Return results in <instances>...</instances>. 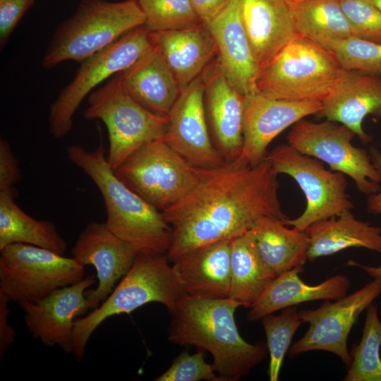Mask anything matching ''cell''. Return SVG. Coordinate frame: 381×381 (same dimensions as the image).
I'll return each instance as SVG.
<instances>
[{"mask_svg":"<svg viewBox=\"0 0 381 381\" xmlns=\"http://www.w3.org/2000/svg\"><path fill=\"white\" fill-rule=\"evenodd\" d=\"M10 300L0 293V355L2 356L13 343L15 330L8 322Z\"/></svg>","mask_w":381,"mask_h":381,"instance_id":"40","label":"cell"},{"mask_svg":"<svg viewBox=\"0 0 381 381\" xmlns=\"http://www.w3.org/2000/svg\"><path fill=\"white\" fill-rule=\"evenodd\" d=\"M72 252L73 258L81 265H91L96 270L97 286L86 292L90 309L108 297L139 253L112 233L105 222L95 221L89 222L79 234Z\"/></svg>","mask_w":381,"mask_h":381,"instance_id":"17","label":"cell"},{"mask_svg":"<svg viewBox=\"0 0 381 381\" xmlns=\"http://www.w3.org/2000/svg\"><path fill=\"white\" fill-rule=\"evenodd\" d=\"M193 10L200 21L207 24L214 18L230 0H190Z\"/></svg>","mask_w":381,"mask_h":381,"instance_id":"41","label":"cell"},{"mask_svg":"<svg viewBox=\"0 0 381 381\" xmlns=\"http://www.w3.org/2000/svg\"><path fill=\"white\" fill-rule=\"evenodd\" d=\"M145 22L137 0H82L55 30L42 65L50 68L68 60L80 63Z\"/></svg>","mask_w":381,"mask_h":381,"instance_id":"5","label":"cell"},{"mask_svg":"<svg viewBox=\"0 0 381 381\" xmlns=\"http://www.w3.org/2000/svg\"><path fill=\"white\" fill-rule=\"evenodd\" d=\"M83 116L106 125L109 141L107 160L114 171L144 144L163 140L169 117L142 106L123 87L117 75L88 96Z\"/></svg>","mask_w":381,"mask_h":381,"instance_id":"7","label":"cell"},{"mask_svg":"<svg viewBox=\"0 0 381 381\" xmlns=\"http://www.w3.org/2000/svg\"><path fill=\"white\" fill-rule=\"evenodd\" d=\"M381 294V277H375L349 295L327 301L316 309L301 310L299 317L309 324L306 334L291 347L289 355L314 350L333 353L349 366L351 356L347 340L359 315Z\"/></svg>","mask_w":381,"mask_h":381,"instance_id":"13","label":"cell"},{"mask_svg":"<svg viewBox=\"0 0 381 381\" xmlns=\"http://www.w3.org/2000/svg\"><path fill=\"white\" fill-rule=\"evenodd\" d=\"M222 381L216 374L212 365L205 361L204 351L199 349L193 353L182 352L165 372L157 377L155 381Z\"/></svg>","mask_w":381,"mask_h":381,"instance_id":"36","label":"cell"},{"mask_svg":"<svg viewBox=\"0 0 381 381\" xmlns=\"http://www.w3.org/2000/svg\"><path fill=\"white\" fill-rule=\"evenodd\" d=\"M319 101L275 99L259 92L243 96V147L238 162L255 165L264 160L270 143L305 117L317 114Z\"/></svg>","mask_w":381,"mask_h":381,"instance_id":"15","label":"cell"},{"mask_svg":"<svg viewBox=\"0 0 381 381\" xmlns=\"http://www.w3.org/2000/svg\"><path fill=\"white\" fill-rule=\"evenodd\" d=\"M143 11L144 25L150 32L190 28L203 24L190 0H137Z\"/></svg>","mask_w":381,"mask_h":381,"instance_id":"33","label":"cell"},{"mask_svg":"<svg viewBox=\"0 0 381 381\" xmlns=\"http://www.w3.org/2000/svg\"><path fill=\"white\" fill-rule=\"evenodd\" d=\"M340 67L381 75V43L351 37L331 49Z\"/></svg>","mask_w":381,"mask_h":381,"instance_id":"34","label":"cell"},{"mask_svg":"<svg viewBox=\"0 0 381 381\" xmlns=\"http://www.w3.org/2000/svg\"><path fill=\"white\" fill-rule=\"evenodd\" d=\"M173 262L172 267L187 295L229 298L231 239L198 247L179 256Z\"/></svg>","mask_w":381,"mask_h":381,"instance_id":"21","label":"cell"},{"mask_svg":"<svg viewBox=\"0 0 381 381\" xmlns=\"http://www.w3.org/2000/svg\"><path fill=\"white\" fill-rule=\"evenodd\" d=\"M0 252V293L18 303L37 301L85 277V266L74 258L44 248L17 243Z\"/></svg>","mask_w":381,"mask_h":381,"instance_id":"10","label":"cell"},{"mask_svg":"<svg viewBox=\"0 0 381 381\" xmlns=\"http://www.w3.org/2000/svg\"><path fill=\"white\" fill-rule=\"evenodd\" d=\"M374 5L381 12V0H366Z\"/></svg>","mask_w":381,"mask_h":381,"instance_id":"42","label":"cell"},{"mask_svg":"<svg viewBox=\"0 0 381 381\" xmlns=\"http://www.w3.org/2000/svg\"><path fill=\"white\" fill-rule=\"evenodd\" d=\"M277 174L292 177L306 198V207L301 216L287 219L285 224L305 230L310 224L345 210H351L353 204L346 193L345 174L325 169L322 161L303 155L289 144L279 145L266 155Z\"/></svg>","mask_w":381,"mask_h":381,"instance_id":"11","label":"cell"},{"mask_svg":"<svg viewBox=\"0 0 381 381\" xmlns=\"http://www.w3.org/2000/svg\"><path fill=\"white\" fill-rule=\"evenodd\" d=\"M20 179L18 162L8 143L0 140V191L10 190Z\"/></svg>","mask_w":381,"mask_h":381,"instance_id":"38","label":"cell"},{"mask_svg":"<svg viewBox=\"0 0 381 381\" xmlns=\"http://www.w3.org/2000/svg\"><path fill=\"white\" fill-rule=\"evenodd\" d=\"M205 105L216 147L226 162L243 147V96L227 80L216 59L207 68Z\"/></svg>","mask_w":381,"mask_h":381,"instance_id":"20","label":"cell"},{"mask_svg":"<svg viewBox=\"0 0 381 381\" xmlns=\"http://www.w3.org/2000/svg\"><path fill=\"white\" fill-rule=\"evenodd\" d=\"M242 18L260 70L297 35L290 0H242Z\"/></svg>","mask_w":381,"mask_h":381,"instance_id":"22","label":"cell"},{"mask_svg":"<svg viewBox=\"0 0 381 381\" xmlns=\"http://www.w3.org/2000/svg\"><path fill=\"white\" fill-rule=\"evenodd\" d=\"M238 303L230 298L186 295L171 311L169 339L193 345L213 357L212 367L222 381H237L266 357L262 342L250 344L238 330L234 313Z\"/></svg>","mask_w":381,"mask_h":381,"instance_id":"2","label":"cell"},{"mask_svg":"<svg viewBox=\"0 0 381 381\" xmlns=\"http://www.w3.org/2000/svg\"><path fill=\"white\" fill-rule=\"evenodd\" d=\"M296 34L331 52L333 45L355 37L339 0H290Z\"/></svg>","mask_w":381,"mask_h":381,"instance_id":"28","label":"cell"},{"mask_svg":"<svg viewBox=\"0 0 381 381\" xmlns=\"http://www.w3.org/2000/svg\"><path fill=\"white\" fill-rule=\"evenodd\" d=\"M167 255L139 253L128 272L101 306L76 320L71 353L78 361L84 356L87 341L107 318L129 314L152 302L164 305L171 312L187 294Z\"/></svg>","mask_w":381,"mask_h":381,"instance_id":"4","label":"cell"},{"mask_svg":"<svg viewBox=\"0 0 381 381\" xmlns=\"http://www.w3.org/2000/svg\"><path fill=\"white\" fill-rule=\"evenodd\" d=\"M303 267H296L275 277L250 308L249 322H255L273 313L304 302L336 300L346 295L351 282L337 274L317 285H308L299 273Z\"/></svg>","mask_w":381,"mask_h":381,"instance_id":"25","label":"cell"},{"mask_svg":"<svg viewBox=\"0 0 381 381\" xmlns=\"http://www.w3.org/2000/svg\"><path fill=\"white\" fill-rule=\"evenodd\" d=\"M321 103L319 116L346 126L368 143L372 138L364 131L363 122L369 115L381 118V75L341 68Z\"/></svg>","mask_w":381,"mask_h":381,"instance_id":"19","label":"cell"},{"mask_svg":"<svg viewBox=\"0 0 381 381\" xmlns=\"http://www.w3.org/2000/svg\"><path fill=\"white\" fill-rule=\"evenodd\" d=\"M116 75L134 99L157 114L168 116L181 93L173 72L155 44L133 65Z\"/></svg>","mask_w":381,"mask_h":381,"instance_id":"24","label":"cell"},{"mask_svg":"<svg viewBox=\"0 0 381 381\" xmlns=\"http://www.w3.org/2000/svg\"><path fill=\"white\" fill-rule=\"evenodd\" d=\"M308 241V260L334 255L342 250L365 248L381 253V226L356 219L350 210L318 221L305 229Z\"/></svg>","mask_w":381,"mask_h":381,"instance_id":"26","label":"cell"},{"mask_svg":"<svg viewBox=\"0 0 381 381\" xmlns=\"http://www.w3.org/2000/svg\"><path fill=\"white\" fill-rule=\"evenodd\" d=\"M368 152L373 163L381 175V151L376 147H371ZM367 210L372 214H381V188L377 193L368 195L367 198ZM347 265L358 267L374 278L381 277V265L370 267L361 265L353 260H349Z\"/></svg>","mask_w":381,"mask_h":381,"instance_id":"39","label":"cell"},{"mask_svg":"<svg viewBox=\"0 0 381 381\" xmlns=\"http://www.w3.org/2000/svg\"><path fill=\"white\" fill-rule=\"evenodd\" d=\"M341 70L332 52L297 35L260 70L258 92L275 99L322 102Z\"/></svg>","mask_w":381,"mask_h":381,"instance_id":"6","label":"cell"},{"mask_svg":"<svg viewBox=\"0 0 381 381\" xmlns=\"http://www.w3.org/2000/svg\"><path fill=\"white\" fill-rule=\"evenodd\" d=\"M14 188L0 191V250L12 243H27L64 255L67 243L54 223L37 220L15 202Z\"/></svg>","mask_w":381,"mask_h":381,"instance_id":"29","label":"cell"},{"mask_svg":"<svg viewBox=\"0 0 381 381\" xmlns=\"http://www.w3.org/2000/svg\"><path fill=\"white\" fill-rule=\"evenodd\" d=\"M277 176L265 159L255 165L234 159L205 169L191 192L162 212L172 230L169 261L198 247L237 237L262 219H289L278 198Z\"/></svg>","mask_w":381,"mask_h":381,"instance_id":"1","label":"cell"},{"mask_svg":"<svg viewBox=\"0 0 381 381\" xmlns=\"http://www.w3.org/2000/svg\"><path fill=\"white\" fill-rule=\"evenodd\" d=\"M274 278L261 260L250 231L231 239L229 298L250 308Z\"/></svg>","mask_w":381,"mask_h":381,"instance_id":"30","label":"cell"},{"mask_svg":"<svg viewBox=\"0 0 381 381\" xmlns=\"http://www.w3.org/2000/svg\"><path fill=\"white\" fill-rule=\"evenodd\" d=\"M380 150L381 151V143L380 144Z\"/></svg>","mask_w":381,"mask_h":381,"instance_id":"43","label":"cell"},{"mask_svg":"<svg viewBox=\"0 0 381 381\" xmlns=\"http://www.w3.org/2000/svg\"><path fill=\"white\" fill-rule=\"evenodd\" d=\"M67 155L99 188L107 212L106 225L138 253L165 254L172 230L162 212L129 188L115 174L102 143L93 151L70 145Z\"/></svg>","mask_w":381,"mask_h":381,"instance_id":"3","label":"cell"},{"mask_svg":"<svg viewBox=\"0 0 381 381\" xmlns=\"http://www.w3.org/2000/svg\"><path fill=\"white\" fill-rule=\"evenodd\" d=\"M205 71L181 92L168 114L169 125L163 140L193 166L210 169L227 162L214 146L208 131Z\"/></svg>","mask_w":381,"mask_h":381,"instance_id":"14","label":"cell"},{"mask_svg":"<svg viewBox=\"0 0 381 381\" xmlns=\"http://www.w3.org/2000/svg\"><path fill=\"white\" fill-rule=\"evenodd\" d=\"M181 90L199 77L216 59L214 40L205 24L175 30L150 32Z\"/></svg>","mask_w":381,"mask_h":381,"instance_id":"23","label":"cell"},{"mask_svg":"<svg viewBox=\"0 0 381 381\" xmlns=\"http://www.w3.org/2000/svg\"><path fill=\"white\" fill-rule=\"evenodd\" d=\"M205 169L193 166L163 140H157L137 149L114 173L129 188L163 212L191 192Z\"/></svg>","mask_w":381,"mask_h":381,"instance_id":"8","label":"cell"},{"mask_svg":"<svg viewBox=\"0 0 381 381\" xmlns=\"http://www.w3.org/2000/svg\"><path fill=\"white\" fill-rule=\"evenodd\" d=\"M35 0L0 1V47L4 48L16 25Z\"/></svg>","mask_w":381,"mask_h":381,"instance_id":"37","label":"cell"},{"mask_svg":"<svg viewBox=\"0 0 381 381\" xmlns=\"http://www.w3.org/2000/svg\"><path fill=\"white\" fill-rule=\"evenodd\" d=\"M381 321L377 306L367 308L363 336L351 350V361L345 381H381Z\"/></svg>","mask_w":381,"mask_h":381,"instance_id":"31","label":"cell"},{"mask_svg":"<svg viewBox=\"0 0 381 381\" xmlns=\"http://www.w3.org/2000/svg\"><path fill=\"white\" fill-rule=\"evenodd\" d=\"M205 25L216 44L217 64L229 83L243 96L257 93L260 69L244 28L242 0H230Z\"/></svg>","mask_w":381,"mask_h":381,"instance_id":"18","label":"cell"},{"mask_svg":"<svg viewBox=\"0 0 381 381\" xmlns=\"http://www.w3.org/2000/svg\"><path fill=\"white\" fill-rule=\"evenodd\" d=\"M282 310L277 315L270 314L261 319L270 353L268 375L270 381L278 380L284 358L295 332L303 323L296 307Z\"/></svg>","mask_w":381,"mask_h":381,"instance_id":"32","label":"cell"},{"mask_svg":"<svg viewBox=\"0 0 381 381\" xmlns=\"http://www.w3.org/2000/svg\"><path fill=\"white\" fill-rule=\"evenodd\" d=\"M154 47L150 32L143 25L81 62L73 80L51 104L49 131L56 138L69 133L73 117L85 97L102 82L131 67Z\"/></svg>","mask_w":381,"mask_h":381,"instance_id":"9","label":"cell"},{"mask_svg":"<svg viewBox=\"0 0 381 381\" xmlns=\"http://www.w3.org/2000/svg\"><path fill=\"white\" fill-rule=\"evenodd\" d=\"M355 136L341 123L303 119L293 125L286 138L292 148L325 162L332 171L349 176L361 193L370 195L380 190L381 175L369 152L353 145Z\"/></svg>","mask_w":381,"mask_h":381,"instance_id":"12","label":"cell"},{"mask_svg":"<svg viewBox=\"0 0 381 381\" xmlns=\"http://www.w3.org/2000/svg\"><path fill=\"white\" fill-rule=\"evenodd\" d=\"M1 1V0H0Z\"/></svg>","mask_w":381,"mask_h":381,"instance_id":"44","label":"cell"},{"mask_svg":"<svg viewBox=\"0 0 381 381\" xmlns=\"http://www.w3.org/2000/svg\"><path fill=\"white\" fill-rule=\"evenodd\" d=\"M285 221L262 219L250 230L256 250L267 269L275 277L308 260V236L305 230L289 229Z\"/></svg>","mask_w":381,"mask_h":381,"instance_id":"27","label":"cell"},{"mask_svg":"<svg viewBox=\"0 0 381 381\" xmlns=\"http://www.w3.org/2000/svg\"><path fill=\"white\" fill-rule=\"evenodd\" d=\"M95 282L94 277L88 275L37 301L19 303L29 331L45 345L71 353L75 319L90 309L86 290Z\"/></svg>","mask_w":381,"mask_h":381,"instance_id":"16","label":"cell"},{"mask_svg":"<svg viewBox=\"0 0 381 381\" xmlns=\"http://www.w3.org/2000/svg\"><path fill=\"white\" fill-rule=\"evenodd\" d=\"M354 36L381 43V12L366 0H339Z\"/></svg>","mask_w":381,"mask_h":381,"instance_id":"35","label":"cell"}]
</instances>
